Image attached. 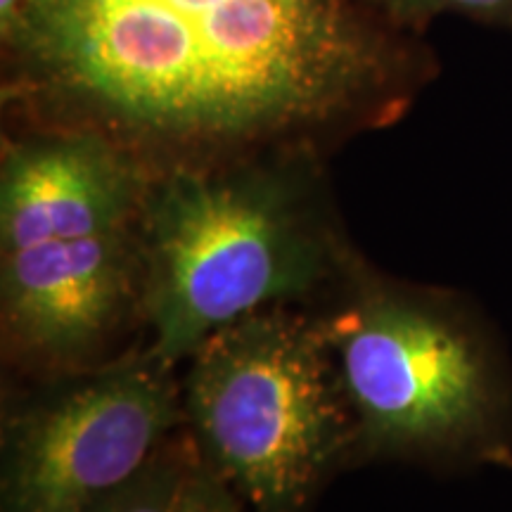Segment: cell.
<instances>
[{
  "label": "cell",
  "instance_id": "8992f818",
  "mask_svg": "<svg viewBox=\"0 0 512 512\" xmlns=\"http://www.w3.org/2000/svg\"><path fill=\"white\" fill-rule=\"evenodd\" d=\"M0 256V342L15 380L81 373L136 349L124 344L145 332L138 221Z\"/></svg>",
  "mask_w": 512,
  "mask_h": 512
},
{
  "label": "cell",
  "instance_id": "ba28073f",
  "mask_svg": "<svg viewBox=\"0 0 512 512\" xmlns=\"http://www.w3.org/2000/svg\"><path fill=\"white\" fill-rule=\"evenodd\" d=\"M195 446L185 432L171 437L136 477L86 512H176Z\"/></svg>",
  "mask_w": 512,
  "mask_h": 512
},
{
  "label": "cell",
  "instance_id": "6da1fadb",
  "mask_svg": "<svg viewBox=\"0 0 512 512\" xmlns=\"http://www.w3.org/2000/svg\"><path fill=\"white\" fill-rule=\"evenodd\" d=\"M401 31L375 0H19L3 105L152 178L323 159L411 107L425 72Z\"/></svg>",
  "mask_w": 512,
  "mask_h": 512
},
{
  "label": "cell",
  "instance_id": "7c38bea8",
  "mask_svg": "<svg viewBox=\"0 0 512 512\" xmlns=\"http://www.w3.org/2000/svg\"><path fill=\"white\" fill-rule=\"evenodd\" d=\"M505 467H512V456L508 458V463H505Z\"/></svg>",
  "mask_w": 512,
  "mask_h": 512
},
{
  "label": "cell",
  "instance_id": "3957f363",
  "mask_svg": "<svg viewBox=\"0 0 512 512\" xmlns=\"http://www.w3.org/2000/svg\"><path fill=\"white\" fill-rule=\"evenodd\" d=\"M313 311L356 418V465L505 467L510 370L460 294L394 278L356 252Z\"/></svg>",
  "mask_w": 512,
  "mask_h": 512
},
{
  "label": "cell",
  "instance_id": "5b68a950",
  "mask_svg": "<svg viewBox=\"0 0 512 512\" xmlns=\"http://www.w3.org/2000/svg\"><path fill=\"white\" fill-rule=\"evenodd\" d=\"M5 396L0 512H86L185 427L181 368L145 344Z\"/></svg>",
  "mask_w": 512,
  "mask_h": 512
},
{
  "label": "cell",
  "instance_id": "7a4b0ae2",
  "mask_svg": "<svg viewBox=\"0 0 512 512\" xmlns=\"http://www.w3.org/2000/svg\"><path fill=\"white\" fill-rule=\"evenodd\" d=\"M138 230L143 344L174 368L252 313L318 309L358 252L309 157L152 178Z\"/></svg>",
  "mask_w": 512,
  "mask_h": 512
},
{
  "label": "cell",
  "instance_id": "277c9868",
  "mask_svg": "<svg viewBox=\"0 0 512 512\" xmlns=\"http://www.w3.org/2000/svg\"><path fill=\"white\" fill-rule=\"evenodd\" d=\"M185 432L247 512H309L356 467L358 427L318 313L238 320L181 366Z\"/></svg>",
  "mask_w": 512,
  "mask_h": 512
},
{
  "label": "cell",
  "instance_id": "52a82bcc",
  "mask_svg": "<svg viewBox=\"0 0 512 512\" xmlns=\"http://www.w3.org/2000/svg\"><path fill=\"white\" fill-rule=\"evenodd\" d=\"M152 176L110 140L69 128L5 133L0 252L133 226Z\"/></svg>",
  "mask_w": 512,
  "mask_h": 512
},
{
  "label": "cell",
  "instance_id": "8fae6325",
  "mask_svg": "<svg viewBox=\"0 0 512 512\" xmlns=\"http://www.w3.org/2000/svg\"><path fill=\"white\" fill-rule=\"evenodd\" d=\"M19 0H0V29L10 22L12 15H15Z\"/></svg>",
  "mask_w": 512,
  "mask_h": 512
},
{
  "label": "cell",
  "instance_id": "9c48e42d",
  "mask_svg": "<svg viewBox=\"0 0 512 512\" xmlns=\"http://www.w3.org/2000/svg\"><path fill=\"white\" fill-rule=\"evenodd\" d=\"M375 5L401 29L425 24L444 12L512 22V0H375Z\"/></svg>",
  "mask_w": 512,
  "mask_h": 512
},
{
  "label": "cell",
  "instance_id": "30bf717a",
  "mask_svg": "<svg viewBox=\"0 0 512 512\" xmlns=\"http://www.w3.org/2000/svg\"><path fill=\"white\" fill-rule=\"evenodd\" d=\"M176 512H247V508L211 472V467L204 463L195 448V456H192L188 472H185Z\"/></svg>",
  "mask_w": 512,
  "mask_h": 512
}]
</instances>
